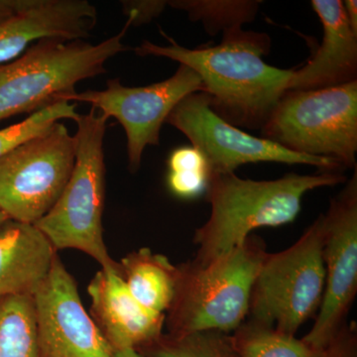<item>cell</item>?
Segmentation results:
<instances>
[{
    "instance_id": "obj_1",
    "label": "cell",
    "mask_w": 357,
    "mask_h": 357,
    "mask_svg": "<svg viewBox=\"0 0 357 357\" xmlns=\"http://www.w3.org/2000/svg\"><path fill=\"white\" fill-rule=\"evenodd\" d=\"M169 45L144 41L136 47L141 57L155 56L187 66L201 77L211 109L234 126L262 129L282 96L287 91L294 69L266 64L263 56L271 48L265 33L243 28L223 32L217 46L188 49L160 30Z\"/></svg>"
},
{
    "instance_id": "obj_2",
    "label": "cell",
    "mask_w": 357,
    "mask_h": 357,
    "mask_svg": "<svg viewBox=\"0 0 357 357\" xmlns=\"http://www.w3.org/2000/svg\"><path fill=\"white\" fill-rule=\"evenodd\" d=\"M347 182L342 173L288 174L277 180L241 178L236 173L213 174L206 190L208 222L195 231V261L208 264L243 244L255 229L295 220L307 192Z\"/></svg>"
},
{
    "instance_id": "obj_3",
    "label": "cell",
    "mask_w": 357,
    "mask_h": 357,
    "mask_svg": "<svg viewBox=\"0 0 357 357\" xmlns=\"http://www.w3.org/2000/svg\"><path fill=\"white\" fill-rule=\"evenodd\" d=\"M267 253L264 241L250 236L208 264L192 259L178 265L175 295L165 314L168 333L236 332L248 318L251 289Z\"/></svg>"
},
{
    "instance_id": "obj_4",
    "label": "cell",
    "mask_w": 357,
    "mask_h": 357,
    "mask_svg": "<svg viewBox=\"0 0 357 357\" xmlns=\"http://www.w3.org/2000/svg\"><path fill=\"white\" fill-rule=\"evenodd\" d=\"M133 18L98 44L86 40L42 39L11 62L0 65V121L34 114L77 91L84 79L105 74V63L130 50L123 43Z\"/></svg>"
},
{
    "instance_id": "obj_5",
    "label": "cell",
    "mask_w": 357,
    "mask_h": 357,
    "mask_svg": "<svg viewBox=\"0 0 357 357\" xmlns=\"http://www.w3.org/2000/svg\"><path fill=\"white\" fill-rule=\"evenodd\" d=\"M105 115L91 107L79 115L75 134L76 163L57 203L35 223L56 250L77 249L93 257L103 270L117 271L103 239L105 204V162L103 142Z\"/></svg>"
},
{
    "instance_id": "obj_6",
    "label": "cell",
    "mask_w": 357,
    "mask_h": 357,
    "mask_svg": "<svg viewBox=\"0 0 357 357\" xmlns=\"http://www.w3.org/2000/svg\"><path fill=\"white\" fill-rule=\"evenodd\" d=\"M263 138L309 156L356 167L357 81L287 91L261 129Z\"/></svg>"
},
{
    "instance_id": "obj_7",
    "label": "cell",
    "mask_w": 357,
    "mask_h": 357,
    "mask_svg": "<svg viewBox=\"0 0 357 357\" xmlns=\"http://www.w3.org/2000/svg\"><path fill=\"white\" fill-rule=\"evenodd\" d=\"M323 215L290 248L267 253L256 276L249 319L295 335L316 318L326 286Z\"/></svg>"
},
{
    "instance_id": "obj_8",
    "label": "cell",
    "mask_w": 357,
    "mask_h": 357,
    "mask_svg": "<svg viewBox=\"0 0 357 357\" xmlns=\"http://www.w3.org/2000/svg\"><path fill=\"white\" fill-rule=\"evenodd\" d=\"M77 142L63 122L0 158V211L35 225L57 203L76 163Z\"/></svg>"
},
{
    "instance_id": "obj_9",
    "label": "cell",
    "mask_w": 357,
    "mask_h": 357,
    "mask_svg": "<svg viewBox=\"0 0 357 357\" xmlns=\"http://www.w3.org/2000/svg\"><path fill=\"white\" fill-rule=\"evenodd\" d=\"M166 123L185 134L192 146L201 151L211 175L234 173L239 166L258 162L314 166L321 173H340L345 169L335 160L296 153L273 141L255 137L237 128L211 109L204 93L183 98L169 114Z\"/></svg>"
},
{
    "instance_id": "obj_10",
    "label": "cell",
    "mask_w": 357,
    "mask_h": 357,
    "mask_svg": "<svg viewBox=\"0 0 357 357\" xmlns=\"http://www.w3.org/2000/svg\"><path fill=\"white\" fill-rule=\"evenodd\" d=\"M204 91L199 75L180 64L172 77L160 83L128 88L116 77L109 79L107 89L102 91H75L60 100L89 103L107 119H116L128 138L129 171L135 173L139 170L145 148L158 146L162 126L174 107L185 96Z\"/></svg>"
},
{
    "instance_id": "obj_11",
    "label": "cell",
    "mask_w": 357,
    "mask_h": 357,
    "mask_svg": "<svg viewBox=\"0 0 357 357\" xmlns=\"http://www.w3.org/2000/svg\"><path fill=\"white\" fill-rule=\"evenodd\" d=\"M326 286L314 326L302 338L323 351L347 325L357 294V170L323 215Z\"/></svg>"
},
{
    "instance_id": "obj_12",
    "label": "cell",
    "mask_w": 357,
    "mask_h": 357,
    "mask_svg": "<svg viewBox=\"0 0 357 357\" xmlns=\"http://www.w3.org/2000/svg\"><path fill=\"white\" fill-rule=\"evenodd\" d=\"M33 299L37 357H114L112 347L84 309L76 280L58 255Z\"/></svg>"
},
{
    "instance_id": "obj_13",
    "label": "cell",
    "mask_w": 357,
    "mask_h": 357,
    "mask_svg": "<svg viewBox=\"0 0 357 357\" xmlns=\"http://www.w3.org/2000/svg\"><path fill=\"white\" fill-rule=\"evenodd\" d=\"M96 23V7L86 0H30L0 22V65L20 57L39 40H86Z\"/></svg>"
},
{
    "instance_id": "obj_14",
    "label": "cell",
    "mask_w": 357,
    "mask_h": 357,
    "mask_svg": "<svg viewBox=\"0 0 357 357\" xmlns=\"http://www.w3.org/2000/svg\"><path fill=\"white\" fill-rule=\"evenodd\" d=\"M88 293L91 319L114 352L137 351L163 333L165 314L141 306L119 272L98 271L89 282Z\"/></svg>"
},
{
    "instance_id": "obj_15",
    "label": "cell",
    "mask_w": 357,
    "mask_h": 357,
    "mask_svg": "<svg viewBox=\"0 0 357 357\" xmlns=\"http://www.w3.org/2000/svg\"><path fill=\"white\" fill-rule=\"evenodd\" d=\"M323 25V40L307 65L294 69L287 91H309L357 81V34L342 0H312Z\"/></svg>"
},
{
    "instance_id": "obj_16",
    "label": "cell",
    "mask_w": 357,
    "mask_h": 357,
    "mask_svg": "<svg viewBox=\"0 0 357 357\" xmlns=\"http://www.w3.org/2000/svg\"><path fill=\"white\" fill-rule=\"evenodd\" d=\"M57 255L36 225L7 218L0 225V297L34 295Z\"/></svg>"
},
{
    "instance_id": "obj_17",
    "label": "cell",
    "mask_w": 357,
    "mask_h": 357,
    "mask_svg": "<svg viewBox=\"0 0 357 357\" xmlns=\"http://www.w3.org/2000/svg\"><path fill=\"white\" fill-rule=\"evenodd\" d=\"M119 266L134 299L150 311L166 314L175 295L177 266L146 248L128 253Z\"/></svg>"
},
{
    "instance_id": "obj_18",
    "label": "cell",
    "mask_w": 357,
    "mask_h": 357,
    "mask_svg": "<svg viewBox=\"0 0 357 357\" xmlns=\"http://www.w3.org/2000/svg\"><path fill=\"white\" fill-rule=\"evenodd\" d=\"M36 312L30 295L0 297V357H37Z\"/></svg>"
},
{
    "instance_id": "obj_19",
    "label": "cell",
    "mask_w": 357,
    "mask_h": 357,
    "mask_svg": "<svg viewBox=\"0 0 357 357\" xmlns=\"http://www.w3.org/2000/svg\"><path fill=\"white\" fill-rule=\"evenodd\" d=\"M241 357H321L317 351L295 335L280 332L274 326L248 319L231 335Z\"/></svg>"
},
{
    "instance_id": "obj_20",
    "label": "cell",
    "mask_w": 357,
    "mask_h": 357,
    "mask_svg": "<svg viewBox=\"0 0 357 357\" xmlns=\"http://www.w3.org/2000/svg\"><path fill=\"white\" fill-rule=\"evenodd\" d=\"M137 352L142 357H241L231 335L218 331L162 333Z\"/></svg>"
},
{
    "instance_id": "obj_21",
    "label": "cell",
    "mask_w": 357,
    "mask_h": 357,
    "mask_svg": "<svg viewBox=\"0 0 357 357\" xmlns=\"http://www.w3.org/2000/svg\"><path fill=\"white\" fill-rule=\"evenodd\" d=\"M168 6L185 11L192 21H201L204 29L215 36L218 32L241 28L252 22L262 1L252 0H172Z\"/></svg>"
},
{
    "instance_id": "obj_22",
    "label": "cell",
    "mask_w": 357,
    "mask_h": 357,
    "mask_svg": "<svg viewBox=\"0 0 357 357\" xmlns=\"http://www.w3.org/2000/svg\"><path fill=\"white\" fill-rule=\"evenodd\" d=\"M168 185L178 198L196 199L206 194L211 170L201 151L194 146L178 147L168 160Z\"/></svg>"
},
{
    "instance_id": "obj_23",
    "label": "cell",
    "mask_w": 357,
    "mask_h": 357,
    "mask_svg": "<svg viewBox=\"0 0 357 357\" xmlns=\"http://www.w3.org/2000/svg\"><path fill=\"white\" fill-rule=\"evenodd\" d=\"M76 103L60 100L31 114L24 121L0 130V158L26 141L48 130L56 122L79 117Z\"/></svg>"
},
{
    "instance_id": "obj_24",
    "label": "cell",
    "mask_w": 357,
    "mask_h": 357,
    "mask_svg": "<svg viewBox=\"0 0 357 357\" xmlns=\"http://www.w3.org/2000/svg\"><path fill=\"white\" fill-rule=\"evenodd\" d=\"M168 6L164 0H126L121 1L122 13L133 18V26L151 22Z\"/></svg>"
},
{
    "instance_id": "obj_25",
    "label": "cell",
    "mask_w": 357,
    "mask_h": 357,
    "mask_svg": "<svg viewBox=\"0 0 357 357\" xmlns=\"http://www.w3.org/2000/svg\"><path fill=\"white\" fill-rule=\"evenodd\" d=\"M321 357H357V326L347 324L323 351Z\"/></svg>"
},
{
    "instance_id": "obj_26",
    "label": "cell",
    "mask_w": 357,
    "mask_h": 357,
    "mask_svg": "<svg viewBox=\"0 0 357 357\" xmlns=\"http://www.w3.org/2000/svg\"><path fill=\"white\" fill-rule=\"evenodd\" d=\"M29 2L30 0H0V22L20 13Z\"/></svg>"
},
{
    "instance_id": "obj_27",
    "label": "cell",
    "mask_w": 357,
    "mask_h": 357,
    "mask_svg": "<svg viewBox=\"0 0 357 357\" xmlns=\"http://www.w3.org/2000/svg\"><path fill=\"white\" fill-rule=\"evenodd\" d=\"M349 25L354 33L357 34V1L356 0H344L342 1Z\"/></svg>"
},
{
    "instance_id": "obj_28",
    "label": "cell",
    "mask_w": 357,
    "mask_h": 357,
    "mask_svg": "<svg viewBox=\"0 0 357 357\" xmlns=\"http://www.w3.org/2000/svg\"><path fill=\"white\" fill-rule=\"evenodd\" d=\"M114 357H142L137 351L133 349H126V351L114 352Z\"/></svg>"
},
{
    "instance_id": "obj_29",
    "label": "cell",
    "mask_w": 357,
    "mask_h": 357,
    "mask_svg": "<svg viewBox=\"0 0 357 357\" xmlns=\"http://www.w3.org/2000/svg\"><path fill=\"white\" fill-rule=\"evenodd\" d=\"M7 218L6 215H4L3 213H2L1 211H0V225H1L2 222H6L7 220Z\"/></svg>"
}]
</instances>
